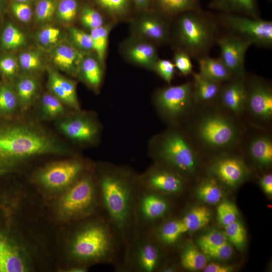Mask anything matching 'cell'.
I'll use <instances>...</instances> for the list:
<instances>
[{"label": "cell", "instance_id": "9a60e30c", "mask_svg": "<svg viewBox=\"0 0 272 272\" xmlns=\"http://www.w3.org/2000/svg\"><path fill=\"white\" fill-rule=\"evenodd\" d=\"M221 59L233 78L245 77V57L251 44L240 37L229 33L217 37Z\"/></svg>", "mask_w": 272, "mask_h": 272}, {"label": "cell", "instance_id": "9f6ffc18", "mask_svg": "<svg viewBox=\"0 0 272 272\" xmlns=\"http://www.w3.org/2000/svg\"><path fill=\"white\" fill-rule=\"evenodd\" d=\"M137 6L140 8H143L146 6L150 0H134Z\"/></svg>", "mask_w": 272, "mask_h": 272}, {"label": "cell", "instance_id": "5b68a950", "mask_svg": "<svg viewBox=\"0 0 272 272\" xmlns=\"http://www.w3.org/2000/svg\"><path fill=\"white\" fill-rule=\"evenodd\" d=\"M218 25L216 18L201 10L182 13L176 26L178 49L197 59L208 55L216 41Z\"/></svg>", "mask_w": 272, "mask_h": 272}, {"label": "cell", "instance_id": "7bdbcfd3", "mask_svg": "<svg viewBox=\"0 0 272 272\" xmlns=\"http://www.w3.org/2000/svg\"><path fill=\"white\" fill-rule=\"evenodd\" d=\"M17 102V96L9 87L5 86L0 88V112L13 111Z\"/></svg>", "mask_w": 272, "mask_h": 272}, {"label": "cell", "instance_id": "8992f818", "mask_svg": "<svg viewBox=\"0 0 272 272\" xmlns=\"http://www.w3.org/2000/svg\"><path fill=\"white\" fill-rule=\"evenodd\" d=\"M199 155L185 132L172 129L161 136L155 157L156 163L176 172L185 178L197 170Z\"/></svg>", "mask_w": 272, "mask_h": 272}, {"label": "cell", "instance_id": "83f0119b", "mask_svg": "<svg viewBox=\"0 0 272 272\" xmlns=\"http://www.w3.org/2000/svg\"><path fill=\"white\" fill-rule=\"evenodd\" d=\"M179 264L185 269L202 270L207 265L206 255L189 243L180 248Z\"/></svg>", "mask_w": 272, "mask_h": 272}, {"label": "cell", "instance_id": "8fae6325", "mask_svg": "<svg viewBox=\"0 0 272 272\" xmlns=\"http://www.w3.org/2000/svg\"><path fill=\"white\" fill-rule=\"evenodd\" d=\"M155 103L166 120L176 122L187 119L195 109L192 82L171 86L158 91Z\"/></svg>", "mask_w": 272, "mask_h": 272}, {"label": "cell", "instance_id": "ffe728a7", "mask_svg": "<svg viewBox=\"0 0 272 272\" xmlns=\"http://www.w3.org/2000/svg\"><path fill=\"white\" fill-rule=\"evenodd\" d=\"M59 127L67 137L79 142H92L98 133L97 125L91 119L84 116L66 119L59 123Z\"/></svg>", "mask_w": 272, "mask_h": 272}, {"label": "cell", "instance_id": "e0dca14e", "mask_svg": "<svg viewBox=\"0 0 272 272\" xmlns=\"http://www.w3.org/2000/svg\"><path fill=\"white\" fill-rule=\"evenodd\" d=\"M256 131L241 139L238 148L243 149L248 157L258 166L267 167L272 163V139L266 129L256 127Z\"/></svg>", "mask_w": 272, "mask_h": 272}, {"label": "cell", "instance_id": "d6a6232c", "mask_svg": "<svg viewBox=\"0 0 272 272\" xmlns=\"http://www.w3.org/2000/svg\"><path fill=\"white\" fill-rule=\"evenodd\" d=\"M163 12L173 15L200 10L199 0H158Z\"/></svg>", "mask_w": 272, "mask_h": 272}, {"label": "cell", "instance_id": "f5cc1de1", "mask_svg": "<svg viewBox=\"0 0 272 272\" xmlns=\"http://www.w3.org/2000/svg\"><path fill=\"white\" fill-rule=\"evenodd\" d=\"M107 10L114 13L122 12L125 8L127 0H97Z\"/></svg>", "mask_w": 272, "mask_h": 272}, {"label": "cell", "instance_id": "e575fe53", "mask_svg": "<svg viewBox=\"0 0 272 272\" xmlns=\"http://www.w3.org/2000/svg\"><path fill=\"white\" fill-rule=\"evenodd\" d=\"M42 112L48 118L58 117L64 112L63 103L52 94H45L41 101Z\"/></svg>", "mask_w": 272, "mask_h": 272}, {"label": "cell", "instance_id": "4dcf8cb0", "mask_svg": "<svg viewBox=\"0 0 272 272\" xmlns=\"http://www.w3.org/2000/svg\"><path fill=\"white\" fill-rule=\"evenodd\" d=\"M198 198L208 204H216L220 201L223 196V191L218 181L210 177L199 184L196 190Z\"/></svg>", "mask_w": 272, "mask_h": 272}, {"label": "cell", "instance_id": "6f0895ef", "mask_svg": "<svg viewBox=\"0 0 272 272\" xmlns=\"http://www.w3.org/2000/svg\"><path fill=\"white\" fill-rule=\"evenodd\" d=\"M17 3H26L29 0H14Z\"/></svg>", "mask_w": 272, "mask_h": 272}, {"label": "cell", "instance_id": "f1b7e54d", "mask_svg": "<svg viewBox=\"0 0 272 272\" xmlns=\"http://www.w3.org/2000/svg\"><path fill=\"white\" fill-rule=\"evenodd\" d=\"M180 219L185 225L187 232L195 231L202 228L210 223L211 213L207 208L197 206L190 209Z\"/></svg>", "mask_w": 272, "mask_h": 272}, {"label": "cell", "instance_id": "bcb514c9", "mask_svg": "<svg viewBox=\"0 0 272 272\" xmlns=\"http://www.w3.org/2000/svg\"><path fill=\"white\" fill-rule=\"evenodd\" d=\"M201 250L206 255L218 260L229 259L233 253V248L229 241Z\"/></svg>", "mask_w": 272, "mask_h": 272}, {"label": "cell", "instance_id": "74e56055", "mask_svg": "<svg viewBox=\"0 0 272 272\" xmlns=\"http://www.w3.org/2000/svg\"><path fill=\"white\" fill-rule=\"evenodd\" d=\"M238 211L235 206L229 201L222 202L217 208V214L219 223L226 226L236 220Z\"/></svg>", "mask_w": 272, "mask_h": 272}, {"label": "cell", "instance_id": "c3c4849f", "mask_svg": "<svg viewBox=\"0 0 272 272\" xmlns=\"http://www.w3.org/2000/svg\"><path fill=\"white\" fill-rule=\"evenodd\" d=\"M21 67L26 71H33L39 68L41 59L38 54L33 51L22 53L19 56Z\"/></svg>", "mask_w": 272, "mask_h": 272}, {"label": "cell", "instance_id": "44dd1931", "mask_svg": "<svg viewBox=\"0 0 272 272\" xmlns=\"http://www.w3.org/2000/svg\"><path fill=\"white\" fill-rule=\"evenodd\" d=\"M187 230L180 218L165 219L148 233L163 249L172 247Z\"/></svg>", "mask_w": 272, "mask_h": 272}, {"label": "cell", "instance_id": "ba28073f", "mask_svg": "<svg viewBox=\"0 0 272 272\" xmlns=\"http://www.w3.org/2000/svg\"><path fill=\"white\" fill-rule=\"evenodd\" d=\"M246 99L244 113L253 127L266 129L272 120V87L265 79L245 76Z\"/></svg>", "mask_w": 272, "mask_h": 272}, {"label": "cell", "instance_id": "3957f363", "mask_svg": "<svg viewBox=\"0 0 272 272\" xmlns=\"http://www.w3.org/2000/svg\"><path fill=\"white\" fill-rule=\"evenodd\" d=\"M79 228L70 243V253L77 265L106 263L116 269L120 263V250L116 235L102 214Z\"/></svg>", "mask_w": 272, "mask_h": 272}, {"label": "cell", "instance_id": "7a4b0ae2", "mask_svg": "<svg viewBox=\"0 0 272 272\" xmlns=\"http://www.w3.org/2000/svg\"><path fill=\"white\" fill-rule=\"evenodd\" d=\"M187 120L186 133L199 154L217 156L238 149L245 130L241 119L217 103L196 105Z\"/></svg>", "mask_w": 272, "mask_h": 272}, {"label": "cell", "instance_id": "db71d44e", "mask_svg": "<svg viewBox=\"0 0 272 272\" xmlns=\"http://www.w3.org/2000/svg\"><path fill=\"white\" fill-rule=\"evenodd\" d=\"M203 270L205 272H230L232 271L233 268L229 265L211 263L206 265Z\"/></svg>", "mask_w": 272, "mask_h": 272}, {"label": "cell", "instance_id": "681fc988", "mask_svg": "<svg viewBox=\"0 0 272 272\" xmlns=\"http://www.w3.org/2000/svg\"><path fill=\"white\" fill-rule=\"evenodd\" d=\"M12 10L15 16L21 22L27 23L32 18V9L27 2H15L12 5Z\"/></svg>", "mask_w": 272, "mask_h": 272}, {"label": "cell", "instance_id": "7dc6e473", "mask_svg": "<svg viewBox=\"0 0 272 272\" xmlns=\"http://www.w3.org/2000/svg\"><path fill=\"white\" fill-rule=\"evenodd\" d=\"M175 67L173 62L167 59H159L154 70L165 82L170 83L174 76Z\"/></svg>", "mask_w": 272, "mask_h": 272}, {"label": "cell", "instance_id": "4fadbf2b", "mask_svg": "<svg viewBox=\"0 0 272 272\" xmlns=\"http://www.w3.org/2000/svg\"><path fill=\"white\" fill-rule=\"evenodd\" d=\"M185 179L176 172L156 163L137 176V182L143 188L169 197L183 191Z\"/></svg>", "mask_w": 272, "mask_h": 272}, {"label": "cell", "instance_id": "6da1fadb", "mask_svg": "<svg viewBox=\"0 0 272 272\" xmlns=\"http://www.w3.org/2000/svg\"><path fill=\"white\" fill-rule=\"evenodd\" d=\"M96 179L101 213L119 243V271H122L130 247L137 235L134 216L137 176L127 169L107 164L101 168Z\"/></svg>", "mask_w": 272, "mask_h": 272}, {"label": "cell", "instance_id": "b9f144b4", "mask_svg": "<svg viewBox=\"0 0 272 272\" xmlns=\"http://www.w3.org/2000/svg\"><path fill=\"white\" fill-rule=\"evenodd\" d=\"M173 62L175 68L184 76L193 72L190 56L182 50L177 49L174 53Z\"/></svg>", "mask_w": 272, "mask_h": 272}, {"label": "cell", "instance_id": "8d00e7d4", "mask_svg": "<svg viewBox=\"0 0 272 272\" xmlns=\"http://www.w3.org/2000/svg\"><path fill=\"white\" fill-rule=\"evenodd\" d=\"M3 46L7 49H15L22 46L25 42L24 34L12 24L7 25L2 33Z\"/></svg>", "mask_w": 272, "mask_h": 272}, {"label": "cell", "instance_id": "816d5d0a", "mask_svg": "<svg viewBox=\"0 0 272 272\" xmlns=\"http://www.w3.org/2000/svg\"><path fill=\"white\" fill-rule=\"evenodd\" d=\"M0 70L7 76H14L17 70L16 60L11 56H6L0 60Z\"/></svg>", "mask_w": 272, "mask_h": 272}, {"label": "cell", "instance_id": "484cf974", "mask_svg": "<svg viewBox=\"0 0 272 272\" xmlns=\"http://www.w3.org/2000/svg\"><path fill=\"white\" fill-rule=\"evenodd\" d=\"M199 73L213 81L224 83L233 78L226 65L219 58H213L208 55L198 58Z\"/></svg>", "mask_w": 272, "mask_h": 272}, {"label": "cell", "instance_id": "ac0fdd59", "mask_svg": "<svg viewBox=\"0 0 272 272\" xmlns=\"http://www.w3.org/2000/svg\"><path fill=\"white\" fill-rule=\"evenodd\" d=\"M245 79V77L233 78L223 83L216 103L223 109L240 119L244 114L246 103Z\"/></svg>", "mask_w": 272, "mask_h": 272}, {"label": "cell", "instance_id": "f35d334b", "mask_svg": "<svg viewBox=\"0 0 272 272\" xmlns=\"http://www.w3.org/2000/svg\"><path fill=\"white\" fill-rule=\"evenodd\" d=\"M228 240L224 233L213 230L201 236L197 241V244L201 250L216 246Z\"/></svg>", "mask_w": 272, "mask_h": 272}, {"label": "cell", "instance_id": "ee69618b", "mask_svg": "<svg viewBox=\"0 0 272 272\" xmlns=\"http://www.w3.org/2000/svg\"><path fill=\"white\" fill-rule=\"evenodd\" d=\"M56 10L53 0H39L35 8V15L38 21L44 22L50 20Z\"/></svg>", "mask_w": 272, "mask_h": 272}, {"label": "cell", "instance_id": "4316f807", "mask_svg": "<svg viewBox=\"0 0 272 272\" xmlns=\"http://www.w3.org/2000/svg\"><path fill=\"white\" fill-rule=\"evenodd\" d=\"M52 58L54 63L59 68L75 74L83 58L76 48L68 44H63L55 49Z\"/></svg>", "mask_w": 272, "mask_h": 272}, {"label": "cell", "instance_id": "7c38bea8", "mask_svg": "<svg viewBox=\"0 0 272 272\" xmlns=\"http://www.w3.org/2000/svg\"><path fill=\"white\" fill-rule=\"evenodd\" d=\"M163 250L148 233H138L130 247L123 271H160L164 264Z\"/></svg>", "mask_w": 272, "mask_h": 272}, {"label": "cell", "instance_id": "1f68e13d", "mask_svg": "<svg viewBox=\"0 0 272 272\" xmlns=\"http://www.w3.org/2000/svg\"><path fill=\"white\" fill-rule=\"evenodd\" d=\"M38 88L36 80L29 77L21 78L17 82V96L22 109L26 110L32 102Z\"/></svg>", "mask_w": 272, "mask_h": 272}, {"label": "cell", "instance_id": "60d3db41", "mask_svg": "<svg viewBox=\"0 0 272 272\" xmlns=\"http://www.w3.org/2000/svg\"><path fill=\"white\" fill-rule=\"evenodd\" d=\"M82 24L91 30L99 28L103 25V19L101 14L89 7H86L81 16Z\"/></svg>", "mask_w": 272, "mask_h": 272}, {"label": "cell", "instance_id": "52a82bcc", "mask_svg": "<svg viewBox=\"0 0 272 272\" xmlns=\"http://www.w3.org/2000/svg\"><path fill=\"white\" fill-rule=\"evenodd\" d=\"M60 207L63 214L72 219H85L101 213L96 177L83 174L69 186Z\"/></svg>", "mask_w": 272, "mask_h": 272}, {"label": "cell", "instance_id": "30bf717a", "mask_svg": "<svg viewBox=\"0 0 272 272\" xmlns=\"http://www.w3.org/2000/svg\"><path fill=\"white\" fill-rule=\"evenodd\" d=\"M216 19L228 33L238 36L251 45L265 47L272 45L271 21L259 17L225 13H222Z\"/></svg>", "mask_w": 272, "mask_h": 272}, {"label": "cell", "instance_id": "cb8c5ba5", "mask_svg": "<svg viewBox=\"0 0 272 272\" xmlns=\"http://www.w3.org/2000/svg\"><path fill=\"white\" fill-rule=\"evenodd\" d=\"M48 86L52 94L63 103L75 109H79L75 83L57 73L49 75Z\"/></svg>", "mask_w": 272, "mask_h": 272}, {"label": "cell", "instance_id": "2e32d148", "mask_svg": "<svg viewBox=\"0 0 272 272\" xmlns=\"http://www.w3.org/2000/svg\"><path fill=\"white\" fill-rule=\"evenodd\" d=\"M85 166L79 160H71L54 163L43 169L39 180L50 189H59L71 185L83 174Z\"/></svg>", "mask_w": 272, "mask_h": 272}, {"label": "cell", "instance_id": "ab89813d", "mask_svg": "<svg viewBox=\"0 0 272 272\" xmlns=\"http://www.w3.org/2000/svg\"><path fill=\"white\" fill-rule=\"evenodd\" d=\"M56 10L60 19L65 22H72L77 14V2L76 0H61Z\"/></svg>", "mask_w": 272, "mask_h": 272}, {"label": "cell", "instance_id": "d4e9b609", "mask_svg": "<svg viewBox=\"0 0 272 272\" xmlns=\"http://www.w3.org/2000/svg\"><path fill=\"white\" fill-rule=\"evenodd\" d=\"M209 7L222 13L259 17L257 0H211Z\"/></svg>", "mask_w": 272, "mask_h": 272}, {"label": "cell", "instance_id": "f907efd6", "mask_svg": "<svg viewBox=\"0 0 272 272\" xmlns=\"http://www.w3.org/2000/svg\"><path fill=\"white\" fill-rule=\"evenodd\" d=\"M59 29L54 27H48L43 29L38 34L39 42L43 45H48L57 41L60 35Z\"/></svg>", "mask_w": 272, "mask_h": 272}, {"label": "cell", "instance_id": "11a10c76", "mask_svg": "<svg viewBox=\"0 0 272 272\" xmlns=\"http://www.w3.org/2000/svg\"><path fill=\"white\" fill-rule=\"evenodd\" d=\"M260 184L266 194L271 195L272 194V174L268 173L263 175L260 180Z\"/></svg>", "mask_w": 272, "mask_h": 272}, {"label": "cell", "instance_id": "5bb4252c", "mask_svg": "<svg viewBox=\"0 0 272 272\" xmlns=\"http://www.w3.org/2000/svg\"><path fill=\"white\" fill-rule=\"evenodd\" d=\"M232 151L215 156L209 168L211 176L230 187L239 184L249 174L244 160Z\"/></svg>", "mask_w": 272, "mask_h": 272}, {"label": "cell", "instance_id": "d590c367", "mask_svg": "<svg viewBox=\"0 0 272 272\" xmlns=\"http://www.w3.org/2000/svg\"><path fill=\"white\" fill-rule=\"evenodd\" d=\"M224 228L228 241L237 249H242L246 240V231L243 225L237 220Z\"/></svg>", "mask_w": 272, "mask_h": 272}, {"label": "cell", "instance_id": "f6af8a7d", "mask_svg": "<svg viewBox=\"0 0 272 272\" xmlns=\"http://www.w3.org/2000/svg\"><path fill=\"white\" fill-rule=\"evenodd\" d=\"M70 31L71 38L77 46L85 51L93 50V43L90 34L74 27L71 28Z\"/></svg>", "mask_w": 272, "mask_h": 272}, {"label": "cell", "instance_id": "277c9868", "mask_svg": "<svg viewBox=\"0 0 272 272\" xmlns=\"http://www.w3.org/2000/svg\"><path fill=\"white\" fill-rule=\"evenodd\" d=\"M66 151V148L42 129L22 123L0 129V171L32 157Z\"/></svg>", "mask_w": 272, "mask_h": 272}, {"label": "cell", "instance_id": "7402d4cb", "mask_svg": "<svg viewBox=\"0 0 272 272\" xmlns=\"http://www.w3.org/2000/svg\"><path fill=\"white\" fill-rule=\"evenodd\" d=\"M133 28L137 34L147 40L164 43L170 38L169 25L159 17H144L134 22Z\"/></svg>", "mask_w": 272, "mask_h": 272}, {"label": "cell", "instance_id": "9c48e42d", "mask_svg": "<svg viewBox=\"0 0 272 272\" xmlns=\"http://www.w3.org/2000/svg\"><path fill=\"white\" fill-rule=\"evenodd\" d=\"M168 197L138 183L134 213L137 234L149 232L166 219L171 208Z\"/></svg>", "mask_w": 272, "mask_h": 272}, {"label": "cell", "instance_id": "836d02e7", "mask_svg": "<svg viewBox=\"0 0 272 272\" xmlns=\"http://www.w3.org/2000/svg\"><path fill=\"white\" fill-rule=\"evenodd\" d=\"M111 25H103L97 28L91 30L90 35L93 43V50L95 51L98 60L103 62L108 40V36L111 30Z\"/></svg>", "mask_w": 272, "mask_h": 272}, {"label": "cell", "instance_id": "d6986e66", "mask_svg": "<svg viewBox=\"0 0 272 272\" xmlns=\"http://www.w3.org/2000/svg\"><path fill=\"white\" fill-rule=\"evenodd\" d=\"M123 52L131 62L153 71L159 59L155 46L140 37L133 38L125 42Z\"/></svg>", "mask_w": 272, "mask_h": 272}, {"label": "cell", "instance_id": "603a6c76", "mask_svg": "<svg viewBox=\"0 0 272 272\" xmlns=\"http://www.w3.org/2000/svg\"><path fill=\"white\" fill-rule=\"evenodd\" d=\"M192 89L196 105L217 103L223 83L208 79L199 73L193 72Z\"/></svg>", "mask_w": 272, "mask_h": 272}, {"label": "cell", "instance_id": "f546056e", "mask_svg": "<svg viewBox=\"0 0 272 272\" xmlns=\"http://www.w3.org/2000/svg\"><path fill=\"white\" fill-rule=\"evenodd\" d=\"M79 67L82 77L87 84L95 89L98 88L102 77L99 60L92 57L83 58Z\"/></svg>", "mask_w": 272, "mask_h": 272}]
</instances>
